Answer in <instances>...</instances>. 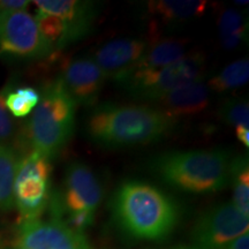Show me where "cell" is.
<instances>
[{"instance_id": "obj_1", "label": "cell", "mask_w": 249, "mask_h": 249, "mask_svg": "<svg viewBox=\"0 0 249 249\" xmlns=\"http://www.w3.org/2000/svg\"><path fill=\"white\" fill-rule=\"evenodd\" d=\"M178 119L150 105H99L87 121L89 139L104 148L144 145L166 138Z\"/></svg>"}, {"instance_id": "obj_2", "label": "cell", "mask_w": 249, "mask_h": 249, "mask_svg": "<svg viewBox=\"0 0 249 249\" xmlns=\"http://www.w3.org/2000/svg\"><path fill=\"white\" fill-rule=\"evenodd\" d=\"M112 211L124 233L139 240L160 241L174 231L180 211L171 196L150 183L129 180L118 187Z\"/></svg>"}, {"instance_id": "obj_3", "label": "cell", "mask_w": 249, "mask_h": 249, "mask_svg": "<svg viewBox=\"0 0 249 249\" xmlns=\"http://www.w3.org/2000/svg\"><path fill=\"white\" fill-rule=\"evenodd\" d=\"M231 156L223 149L170 151L152 158L150 169L161 181L192 194H211L229 185Z\"/></svg>"}, {"instance_id": "obj_4", "label": "cell", "mask_w": 249, "mask_h": 249, "mask_svg": "<svg viewBox=\"0 0 249 249\" xmlns=\"http://www.w3.org/2000/svg\"><path fill=\"white\" fill-rule=\"evenodd\" d=\"M24 132L30 150L51 160L70 143L75 129L77 104L65 88L60 77L48 81L39 91Z\"/></svg>"}, {"instance_id": "obj_5", "label": "cell", "mask_w": 249, "mask_h": 249, "mask_svg": "<svg viewBox=\"0 0 249 249\" xmlns=\"http://www.w3.org/2000/svg\"><path fill=\"white\" fill-rule=\"evenodd\" d=\"M103 198L101 182L88 165L74 161L68 165L64 179V188L60 194L52 197L53 217L61 218L66 213L64 222L77 232L85 230L93 223L96 211Z\"/></svg>"}, {"instance_id": "obj_6", "label": "cell", "mask_w": 249, "mask_h": 249, "mask_svg": "<svg viewBox=\"0 0 249 249\" xmlns=\"http://www.w3.org/2000/svg\"><path fill=\"white\" fill-rule=\"evenodd\" d=\"M52 165L48 158L30 150L20 156L15 172L13 197L18 223L38 219L51 200Z\"/></svg>"}, {"instance_id": "obj_7", "label": "cell", "mask_w": 249, "mask_h": 249, "mask_svg": "<svg viewBox=\"0 0 249 249\" xmlns=\"http://www.w3.org/2000/svg\"><path fill=\"white\" fill-rule=\"evenodd\" d=\"M205 61L201 52H188L169 66L135 71L123 86L135 98L156 103L173 90L203 79Z\"/></svg>"}, {"instance_id": "obj_8", "label": "cell", "mask_w": 249, "mask_h": 249, "mask_svg": "<svg viewBox=\"0 0 249 249\" xmlns=\"http://www.w3.org/2000/svg\"><path fill=\"white\" fill-rule=\"evenodd\" d=\"M52 52L33 15L26 11L0 13V54L18 60H42Z\"/></svg>"}, {"instance_id": "obj_9", "label": "cell", "mask_w": 249, "mask_h": 249, "mask_svg": "<svg viewBox=\"0 0 249 249\" xmlns=\"http://www.w3.org/2000/svg\"><path fill=\"white\" fill-rule=\"evenodd\" d=\"M249 231V217L232 203H223L198 218L192 232V249H225Z\"/></svg>"}, {"instance_id": "obj_10", "label": "cell", "mask_w": 249, "mask_h": 249, "mask_svg": "<svg viewBox=\"0 0 249 249\" xmlns=\"http://www.w3.org/2000/svg\"><path fill=\"white\" fill-rule=\"evenodd\" d=\"M15 246L23 249H92L85 233L55 217L18 223Z\"/></svg>"}, {"instance_id": "obj_11", "label": "cell", "mask_w": 249, "mask_h": 249, "mask_svg": "<svg viewBox=\"0 0 249 249\" xmlns=\"http://www.w3.org/2000/svg\"><path fill=\"white\" fill-rule=\"evenodd\" d=\"M147 49V40L141 38H119L111 40L98 49L95 60L105 80L123 86L135 73Z\"/></svg>"}, {"instance_id": "obj_12", "label": "cell", "mask_w": 249, "mask_h": 249, "mask_svg": "<svg viewBox=\"0 0 249 249\" xmlns=\"http://www.w3.org/2000/svg\"><path fill=\"white\" fill-rule=\"evenodd\" d=\"M77 105L91 107L97 102L105 77L92 58H77L66 61L59 76Z\"/></svg>"}, {"instance_id": "obj_13", "label": "cell", "mask_w": 249, "mask_h": 249, "mask_svg": "<svg viewBox=\"0 0 249 249\" xmlns=\"http://www.w3.org/2000/svg\"><path fill=\"white\" fill-rule=\"evenodd\" d=\"M34 4L37 12L60 18L66 29L68 46L88 35L97 18V5L92 1L36 0Z\"/></svg>"}, {"instance_id": "obj_14", "label": "cell", "mask_w": 249, "mask_h": 249, "mask_svg": "<svg viewBox=\"0 0 249 249\" xmlns=\"http://www.w3.org/2000/svg\"><path fill=\"white\" fill-rule=\"evenodd\" d=\"M209 102V88L201 80L173 90L156 103L160 111L178 119L182 116L201 113L208 107Z\"/></svg>"}, {"instance_id": "obj_15", "label": "cell", "mask_w": 249, "mask_h": 249, "mask_svg": "<svg viewBox=\"0 0 249 249\" xmlns=\"http://www.w3.org/2000/svg\"><path fill=\"white\" fill-rule=\"evenodd\" d=\"M147 4L151 23L165 26L188 22L202 17L208 8V2L203 0H154Z\"/></svg>"}, {"instance_id": "obj_16", "label": "cell", "mask_w": 249, "mask_h": 249, "mask_svg": "<svg viewBox=\"0 0 249 249\" xmlns=\"http://www.w3.org/2000/svg\"><path fill=\"white\" fill-rule=\"evenodd\" d=\"M188 40L180 38H161L160 35L149 36L147 49L140 61L138 71H152L169 66L188 53Z\"/></svg>"}, {"instance_id": "obj_17", "label": "cell", "mask_w": 249, "mask_h": 249, "mask_svg": "<svg viewBox=\"0 0 249 249\" xmlns=\"http://www.w3.org/2000/svg\"><path fill=\"white\" fill-rule=\"evenodd\" d=\"M18 158L20 155L13 148L0 145V213L14 208L13 188Z\"/></svg>"}, {"instance_id": "obj_18", "label": "cell", "mask_w": 249, "mask_h": 249, "mask_svg": "<svg viewBox=\"0 0 249 249\" xmlns=\"http://www.w3.org/2000/svg\"><path fill=\"white\" fill-rule=\"evenodd\" d=\"M230 182L232 183L233 201L239 211L249 217V166L247 155L238 156L231 161Z\"/></svg>"}, {"instance_id": "obj_19", "label": "cell", "mask_w": 249, "mask_h": 249, "mask_svg": "<svg viewBox=\"0 0 249 249\" xmlns=\"http://www.w3.org/2000/svg\"><path fill=\"white\" fill-rule=\"evenodd\" d=\"M249 79V61L247 58L239 59L211 77L208 82L209 90L216 92H226L245 86Z\"/></svg>"}, {"instance_id": "obj_20", "label": "cell", "mask_w": 249, "mask_h": 249, "mask_svg": "<svg viewBox=\"0 0 249 249\" xmlns=\"http://www.w3.org/2000/svg\"><path fill=\"white\" fill-rule=\"evenodd\" d=\"M218 29L222 44L225 49L231 50L238 46L244 40L247 23L244 15L232 8H227L220 14L218 21Z\"/></svg>"}, {"instance_id": "obj_21", "label": "cell", "mask_w": 249, "mask_h": 249, "mask_svg": "<svg viewBox=\"0 0 249 249\" xmlns=\"http://www.w3.org/2000/svg\"><path fill=\"white\" fill-rule=\"evenodd\" d=\"M40 98L39 91L33 87H18L9 89L6 93V107L9 113L15 118H24L29 116L37 107Z\"/></svg>"}, {"instance_id": "obj_22", "label": "cell", "mask_w": 249, "mask_h": 249, "mask_svg": "<svg viewBox=\"0 0 249 249\" xmlns=\"http://www.w3.org/2000/svg\"><path fill=\"white\" fill-rule=\"evenodd\" d=\"M7 90L8 87L0 90V145L13 148L18 151V148H20L18 142L21 140V134L14 117L6 107L5 98Z\"/></svg>"}, {"instance_id": "obj_23", "label": "cell", "mask_w": 249, "mask_h": 249, "mask_svg": "<svg viewBox=\"0 0 249 249\" xmlns=\"http://www.w3.org/2000/svg\"><path fill=\"white\" fill-rule=\"evenodd\" d=\"M219 116L224 123L230 126L248 127L249 105L247 101L241 99H229L224 102L219 110Z\"/></svg>"}, {"instance_id": "obj_24", "label": "cell", "mask_w": 249, "mask_h": 249, "mask_svg": "<svg viewBox=\"0 0 249 249\" xmlns=\"http://www.w3.org/2000/svg\"><path fill=\"white\" fill-rule=\"evenodd\" d=\"M29 4L28 0H0V13L24 11Z\"/></svg>"}, {"instance_id": "obj_25", "label": "cell", "mask_w": 249, "mask_h": 249, "mask_svg": "<svg viewBox=\"0 0 249 249\" xmlns=\"http://www.w3.org/2000/svg\"><path fill=\"white\" fill-rule=\"evenodd\" d=\"M225 249H249V234H246L239 236L236 240L232 242L231 245L227 246Z\"/></svg>"}, {"instance_id": "obj_26", "label": "cell", "mask_w": 249, "mask_h": 249, "mask_svg": "<svg viewBox=\"0 0 249 249\" xmlns=\"http://www.w3.org/2000/svg\"><path fill=\"white\" fill-rule=\"evenodd\" d=\"M235 135H236V139H238L246 148L249 147V129H248V127H244V126L235 127Z\"/></svg>"}, {"instance_id": "obj_27", "label": "cell", "mask_w": 249, "mask_h": 249, "mask_svg": "<svg viewBox=\"0 0 249 249\" xmlns=\"http://www.w3.org/2000/svg\"><path fill=\"white\" fill-rule=\"evenodd\" d=\"M170 249H192L191 247H174V248H170Z\"/></svg>"}, {"instance_id": "obj_28", "label": "cell", "mask_w": 249, "mask_h": 249, "mask_svg": "<svg viewBox=\"0 0 249 249\" xmlns=\"http://www.w3.org/2000/svg\"><path fill=\"white\" fill-rule=\"evenodd\" d=\"M235 4H241V5H247L248 1H235Z\"/></svg>"}, {"instance_id": "obj_29", "label": "cell", "mask_w": 249, "mask_h": 249, "mask_svg": "<svg viewBox=\"0 0 249 249\" xmlns=\"http://www.w3.org/2000/svg\"><path fill=\"white\" fill-rule=\"evenodd\" d=\"M8 249H23V248H21V247H18V246H13V247H11V248H8Z\"/></svg>"}]
</instances>
